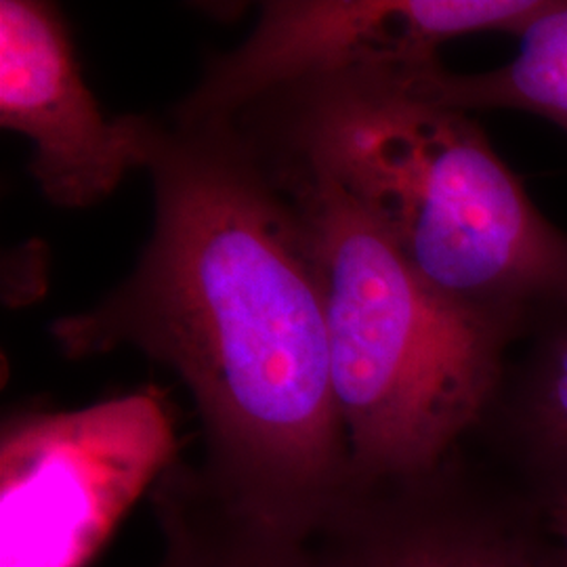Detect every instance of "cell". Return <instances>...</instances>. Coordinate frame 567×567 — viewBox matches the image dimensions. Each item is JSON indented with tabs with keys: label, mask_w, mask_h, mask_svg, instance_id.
<instances>
[{
	"label": "cell",
	"mask_w": 567,
	"mask_h": 567,
	"mask_svg": "<svg viewBox=\"0 0 567 567\" xmlns=\"http://www.w3.org/2000/svg\"><path fill=\"white\" fill-rule=\"evenodd\" d=\"M0 126L32 142L28 171L65 210L110 198L131 171L147 168L154 142L152 118L105 116L47 0L0 2Z\"/></svg>",
	"instance_id": "7"
},
{
	"label": "cell",
	"mask_w": 567,
	"mask_h": 567,
	"mask_svg": "<svg viewBox=\"0 0 567 567\" xmlns=\"http://www.w3.org/2000/svg\"><path fill=\"white\" fill-rule=\"evenodd\" d=\"M550 0H271L248 39L208 63L175 112L229 122L305 82L347 74L410 81L440 65V47L482 32L517 37Z\"/></svg>",
	"instance_id": "5"
},
{
	"label": "cell",
	"mask_w": 567,
	"mask_h": 567,
	"mask_svg": "<svg viewBox=\"0 0 567 567\" xmlns=\"http://www.w3.org/2000/svg\"><path fill=\"white\" fill-rule=\"evenodd\" d=\"M261 105L274 126L264 143L250 137L339 185L450 301L508 322L567 303L566 231L466 112L372 74L305 82Z\"/></svg>",
	"instance_id": "2"
},
{
	"label": "cell",
	"mask_w": 567,
	"mask_h": 567,
	"mask_svg": "<svg viewBox=\"0 0 567 567\" xmlns=\"http://www.w3.org/2000/svg\"><path fill=\"white\" fill-rule=\"evenodd\" d=\"M307 543L313 567H567L547 511L471 440L421 473L347 480Z\"/></svg>",
	"instance_id": "6"
},
{
	"label": "cell",
	"mask_w": 567,
	"mask_h": 567,
	"mask_svg": "<svg viewBox=\"0 0 567 567\" xmlns=\"http://www.w3.org/2000/svg\"><path fill=\"white\" fill-rule=\"evenodd\" d=\"M466 440L540 507L567 503V305L529 318Z\"/></svg>",
	"instance_id": "8"
},
{
	"label": "cell",
	"mask_w": 567,
	"mask_h": 567,
	"mask_svg": "<svg viewBox=\"0 0 567 567\" xmlns=\"http://www.w3.org/2000/svg\"><path fill=\"white\" fill-rule=\"evenodd\" d=\"M163 391L23 410L0 431V567H86L177 463Z\"/></svg>",
	"instance_id": "4"
},
{
	"label": "cell",
	"mask_w": 567,
	"mask_h": 567,
	"mask_svg": "<svg viewBox=\"0 0 567 567\" xmlns=\"http://www.w3.org/2000/svg\"><path fill=\"white\" fill-rule=\"evenodd\" d=\"M204 567H305L299 559L280 553H238Z\"/></svg>",
	"instance_id": "10"
},
{
	"label": "cell",
	"mask_w": 567,
	"mask_h": 567,
	"mask_svg": "<svg viewBox=\"0 0 567 567\" xmlns=\"http://www.w3.org/2000/svg\"><path fill=\"white\" fill-rule=\"evenodd\" d=\"M259 150L301 219L322 284L347 480L440 465L480 423L529 320L487 318L450 301L339 185Z\"/></svg>",
	"instance_id": "3"
},
{
	"label": "cell",
	"mask_w": 567,
	"mask_h": 567,
	"mask_svg": "<svg viewBox=\"0 0 567 567\" xmlns=\"http://www.w3.org/2000/svg\"><path fill=\"white\" fill-rule=\"evenodd\" d=\"M515 39L517 53L494 70L456 74L440 63L402 84L466 114L473 110L532 114L567 135V0H550Z\"/></svg>",
	"instance_id": "9"
},
{
	"label": "cell",
	"mask_w": 567,
	"mask_h": 567,
	"mask_svg": "<svg viewBox=\"0 0 567 567\" xmlns=\"http://www.w3.org/2000/svg\"><path fill=\"white\" fill-rule=\"evenodd\" d=\"M154 567H173L171 566V564H168V561H166V559H164V557H161V561H158V564H156V566Z\"/></svg>",
	"instance_id": "12"
},
{
	"label": "cell",
	"mask_w": 567,
	"mask_h": 567,
	"mask_svg": "<svg viewBox=\"0 0 567 567\" xmlns=\"http://www.w3.org/2000/svg\"><path fill=\"white\" fill-rule=\"evenodd\" d=\"M545 511H547L548 524L553 527V534L567 559V503L550 505V507H545Z\"/></svg>",
	"instance_id": "11"
},
{
	"label": "cell",
	"mask_w": 567,
	"mask_h": 567,
	"mask_svg": "<svg viewBox=\"0 0 567 567\" xmlns=\"http://www.w3.org/2000/svg\"><path fill=\"white\" fill-rule=\"evenodd\" d=\"M154 229L135 271L51 324L70 360L140 349L187 386L225 498L309 532L344 486L324 297L303 225L234 121H154Z\"/></svg>",
	"instance_id": "1"
}]
</instances>
